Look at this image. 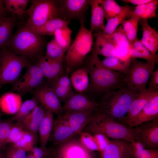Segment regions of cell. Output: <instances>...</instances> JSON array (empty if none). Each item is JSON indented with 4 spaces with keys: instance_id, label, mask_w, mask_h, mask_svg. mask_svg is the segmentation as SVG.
<instances>
[{
    "instance_id": "cell-1",
    "label": "cell",
    "mask_w": 158,
    "mask_h": 158,
    "mask_svg": "<svg viewBox=\"0 0 158 158\" xmlns=\"http://www.w3.org/2000/svg\"><path fill=\"white\" fill-rule=\"evenodd\" d=\"M86 67L90 77L89 87L95 92L104 93L125 85L124 82L125 75L104 67L98 55L92 51Z\"/></svg>"
},
{
    "instance_id": "cell-2",
    "label": "cell",
    "mask_w": 158,
    "mask_h": 158,
    "mask_svg": "<svg viewBox=\"0 0 158 158\" xmlns=\"http://www.w3.org/2000/svg\"><path fill=\"white\" fill-rule=\"evenodd\" d=\"M138 93L126 85L107 91L98 102L97 111L120 123L126 115L133 101Z\"/></svg>"
},
{
    "instance_id": "cell-3",
    "label": "cell",
    "mask_w": 158,
    "mask_h": 158,
    "mask_svg": "<svg viewBox=\"0 0 158 158\" xmlns=\"http://www.w3.org/2000/svg\"><path fill=\"white\" fill-rule=\"evenodd\" d=\"M46 45L45 39L25 25L19 28L12 36L7 47L13 53L25 57L32 62H36L43 55Z\"/></svg>"
},
{
    "instance_id": "cell-4",
    "label": "cell",
    "mask_w": 158,
    "mask_h": 158,
    "mask_svg": "<svg viewBox=\"0 0 158 158\" xmlns=\"http://www.w3.org/2000/svg\"><path fill=\"white\" fill-rule=\"evenodd\" d=\"M83 131L92 135L101 133L110 139H122L130 142L135 140L132 128L115 121L97 111Z\"/></svg>"
},
{
    "instance_id": "cell-5",
    "label": "cell",
    "mask_w": 158,
    "mask_h": 158,
    "mask_svg": "<svg viewBox=\"0 0 158 158\" xmlns=\"http://www.w3.org/2000/svg\"><path fill=\"white\" fill-rule=\"evenodd\" d=\"M80 24L75 40L64 55L63 63L67 75L81 66L92 49V32L85 27L84 23H80Z\"/></svg>"
},
{
    "instance_id": "cell-6",
    "label": "cell",
    "mask_w": 158,
    "mask_h": 158,
    "mask_svg": "<svg viewBox=\"0 0 158 158\" xmlns=\"http://www.w3.org/2000/svg\"><path fill=\"white\" fill-rule=\"evenodd\" d=\"M0 56V89L7 84L13 85L19 79L23 69L32 62L17 55L7 47L1 48Z\"/></svg>"
},
{
    "instance_id": "cell-7",
    "label": "cell",
    "mask_w": 158,
    "mask_h": 158,
    "mask_svg": "<svg viewBox=\"0 0 158 158\" xmlns=\"http://www.w3.org/2000/svg\"><path fill=\"white\" fill-rule=\"evenodd\" d=\"M31 5L25 14L28 18L25 25L28 28L41 26L49 20L58 18L57 0H32Z\"/></svg>"
},
{
    "instance_id": "cell-8",
    "label": "cell",
    "mask_w": 158,
    "mask_h": 158,
    "mask_svg": "<svg viewBox=\"0 0 158 158\" xmlns=\"http://www.w3.org/2000/svg\"><path fill=\"white\" fill-rule=\"evenodd\" d=\"M155 63L142 62L131 58L130 68L124 79L125 85L138 93L146 90L147 84L154 71Z\"/></svg>"
},
{
    "instance_id": "cell-9",
    "label": "cell",
    "mask_w": 158,
    "mask_h": 158,
    "mask_svg": "<svg viewBox=\"0 0 158 158\" xmlns=\"http://www.w3.org/2000/svg\"><path fill=\"white\" fill-rule=\"evenodd\" d=\"M27 67L25 73L12 86L11 91L16 92L21 96L32 93L44 84L45 78L36 62L31 63Z\"/></svg>"
},
{
    "instance_id": "cell-10",
    "label": "cell",
    "mask_w": 158,
    "mask_h": 158,
    "mask_svg": "<svg viewBox=\"0 0 158 158\" xmlns=\"http://www.w3.org/2000/svg\"><path fill=\"white\" fill-rule=\"evenodd\" d=\"M58 18L65 21L78 20L85 23L90 6L89 0H57Z\"/></svg>"
},
{
    "instance_id": "cell-11",
    "label": "cell",
    "mask_w": 158,
    "mask_h": 158,
    "mask_svg": "<svg viewBox=\"0 0 158 158\" xmlns=\"http://www.w3.org/2000/svg\"><path fill=\"white\" fill-rule=\"evenodd\" d=\"M135 140L141 143L145 149H157L158 118L132 128Z\"/></svg>"
},
{
    "instance_id": "cell-12",
    "label": "cell",
    "mask_w": 158,
    "mask_h": 158,
    "mask_svg": "<svg viewBox=\"0 0 158 158\" xmlns=\"http://www.w3.org/2000/svg\"><path fill=\"white\" fill-rule=\"evenodd\" d=\"M58 146L52 152L55 158H96L94 152L85 147L79 140L72 138Z\"/></svg>"
},
{
    "instance_id": "cell-13",
    "label": "cell",
    "mask_w": 158,
    "mask_h": 158,
    "mask_svg": "<svg viewBox=\"0 0 158 158\" xmlns=\"http://www.w3.org/2000/svg\"><path fill=\"white\" fill-rule=\"evenodd\" d=\"M32 93L33 97L46 110L54 113L58 116L63 114L60 100L48 84L44 83Z\"/></svg>"
},
{
    "instance_id": "cell-14",
    "label": "cell",
    "mask_w": 158,
    "mask_h": 158,
    "mask_svg": "<svg viewBox=\"0 0 158 158\" xmlns=\"http://www.w3.org/2000/svg\"><path fill=\"white\" fill-rule=\"evenodd\" d=\"M98 105V102L82 93L73 92L62 107L65 112H94L97 111Z\"/></svg>"
},
{
    "instance_id": "cell-15",
    "label": "cell",
    "mask_w": 158,
    "mask_h": 158,
    "mask_svg": "<svg viewBox=\"0 0 158 158\" xmlns=\"http://www.w3.org/2000/svg\"><path fill=\"white\" fill-rule=\"evenodd\" d=\"M100 158H133L130 142L122 139L111 140Z\"/></svg>"
},
{
    "instance_id": "cell-16",
    "label": "cell",
    "mask_w": 158,
    "mask_h": 158,
    "mask_svg": "<svg viewBox=\"0 0 158 158\" xmlns=\"http://www.w3.org/2000/svg\"><path fill=\"white\" fill-rule=\"evenodd\" d=\"M96 112H66L58 118L72 128L77 135H80Z\"/></svg>"
},
{
    "instance_id": "cell-17",
    "label": "cell",
    "mask_w": 158,
    "mask_h": 158,
    "mask_svg": "<svg viewBox=\"0 0 158 158\" xmlns=\"http://www.w3.org/2000/svg\"><path fill=\"white\" fill-rule=\"evenodd\" d=\"M158 118V95L150 101L136 116L124 124L131 128Z\"/></svg>"
},
{
    "instance_id": "cell-18",
    "label": "cell",
    "mask_w": 158,
    "mask_h": 158,
    "mask_svg": "<svg viewBox=\"0 0 158 158\" xmlns=\"http://www.w3.org/2000/svg\"><path fill=\"white\" fill-rule=\"evenodd\" d=\"M158 91H152L146 89L138 93L133 101L126 116L120 122L124 124L136 116L146 105L156 96Z\"/></svg>"
},
{
    "instance_id": "cell-19",
    "label": "cell",
    "mask_w": 158,
    "mask_h": 158,
    "mask_svg": "<svg viewBox=\"0 0 158 158\" xmlns=\"http://www.w3.org/2000/svg\"><path fill=\"white\" fill-rule=\"evenodd\" d=\"M76 135L72 128L57 117L54 121L49 140L58 145Z\"/></svg>"
},
{
    "instance_id": "cell-20",
    "label": "cell",
    "mask_w": 158,
    "mask_h": 158,
    "mask_svg": "<svg viewBox=\"0 0 158 158\" xmlns=\"http://www.w3.org/2000/svg\"><path fill=\"white\" fill-rule=\"evenodd\" d=\"M94 47L92 51L97 55L105 57L116 56V46L102 32H96Z\"/></svg>"
},
{
    "instance_id": "cell-21",
    "label": "cell",
    "mask_w": 158,
    "mask_h": 158,
    "mask_svg": "<svg viewBox=\"0 0 158 158\" xmlns=\"http://www.w3.org/2000/svg\"><path fill=\"white\" fill-rule=\"evenodd\" d=\"M103 0H89L91 7L90 27L92 32H102L104 28V14L103 8Z\"/></svg>"
},
{
    "instance_id": "cell-22",
    "label": "cell",
    "mask_w": 158,
    "mask_h": 158,
    "mask_svg": "<svg viewBox=\"0 0 158 158\" xmlns=\"http://www.w3.org/2000/svg\"><path fill=\"white\" fill-rule=\"evenodd\" d=\"M143 44L152 53L155 54L158 49V32L150 25L147 20L140 19Z\"/></svg>"
},
{
    "instance_id": "cell-23",
    "label": "cell",
    "mask_w": 158,
    "mask_h": 158,
    "mask_svg": "<svg viewBox=\"0 0 158 158\" xmlns=\"http://www.w3.org/2000/svg\"><path fill=\"white\" fill-rule=\"evenodd\" d=\"M21 96L12 92H6L0 97V109L1 111L8 114H16L22 102Z\"/></svg>"
},
{
    "instance_id": "cell-24",
    "label": "cell",
    "mask_w": 158,
    "mask_h": 158,
    "mask_svg": "<svg viewBox=\"0 0 158 158\" xmlns=\"http://www.w3.org/2000/svg\"><path fill=\"white\" fill-rule=\"evenodd\" d=\"M46 110L41 104L37 106L22 121L25 129L37 135L40 125Z\"/></svg>"
},
{
    "instance_id": "cell-25",
    "label": "cell",
    "mask_w": 158,
    "mask_h": 158,
    "mask_svg": "<svg viewBox=\"0 0 158 158\" xmlns=\"http://www.w3.org/2000/svg\"><path fill=\"white\" fill-rule=\"evenodd\" d=\"M48 84L61 101L65 102L73 92L71 80L67 74L61 76Z\"/></svg>"
},
{
    "instance_id": "cell-26",
    "label": "cell",
    "mask_w": 158,
    "mask_h": 158,
    "mask_svg": "<svg viewBox=\"0 0 158 158\" xmlns=\"http://www.w3.org/2000/svg\"><path fill=\"white\" fill-rule=\"evenodd\" d=\"M129 57L144 59L146 61L155 63L158 62V55L151 52L142 43L141 40H136L130 46L128 49Z\"/></svg>"
},
{
    "instance_id": "cell-27",
    "label": "cell",
    "mask_w": 158,
    "mask_h": 158,
    "mask_svg": "<svg viewBox=\"0 0 158 158\" xmlns=\"http://www.w3.org/2000/svg\"><path fill=\"white\" fill-rule=\"evenodd\" d=\"M53 113L46 110L39 128L40 147L43 148L46 147L52 131L54 121Z\"/></svg>"
},
{
    "instance_id": "cell-28",
    "label": "cell",
    "mask_w": 158,
    "mask_h": 158,
    "mask_svg": "<svg viewBox=\"0 0 158 158\" xmlns=\"http://www.w3.org/2000/svg\"><path fill=\"white\" fill-rule=\"evenodd\" d=\"M70 78L72 86L77 93H83L89 87L90 80L86 66L75 70Z\"/></svg>"
},
{
    "instance_id": "cell-29",
    "label": "cell",
    "mask_w": 158,
    "mask_h": 158,
    "mask_svg": "<svg viewBox=\"0 0 158 158\" xmlns=\"http://www.w3.org/2000/svg\"><path fill=\"white\" fill-rule=\"evenodd\" d=\"M158 1L152 0L150 2L136 6L127 18L135 16L140 19L148 20L152 18H157L156 13Z\"/></svg>"
},
{
    "instance_id": "cell-30",
    "label": "cell",
    "mask_w": 158,
    "mask_h": 158,
    "mask_svg": "<svg viewBox=\"0 0 158 158\" xmlns=\"http://www.w3.org/2000/svg\"><path fill=\"white\" fill-rule=\"evenodd\" d=\"M131 58L125 59L116 56L106 57L101 61L102 65L106 68L126 75L130 68Z\"/></svg>"
},
{
    "instance_id": "cell-31",
    "label": "cell",
    "mask_w": 158,
    "mask_h": 158,
    "mask_svg": "<svg viewBox=\"0 0 158 158\" xmlns=\"http://www.w3.org/2000/svg\"><path fill=\"white\" fill-rule=\"evenodd\" d=\"M69 23V21H65L57 17L49 20L39 27L28 28L40 35H54L57 29L68 27Z\"/></svg>"
},
{
    "instance_id": "cell-32",
    "label": "cell",
    "mask_w": 158,
    "mask_h": 158,
    "mask_svg": "<svg viewBox=\"0 0 158 158\" xmlns=\"http://www.w3.org/2000/svg\"><path fill=\"white\" fill-rule=\"evenodd\" d=\"M15 25V20L12 16L0 19V48L8 46Z\"/></svg>"
},
{
    "instance_id": "cell-33",
    "label": "cell",
    "mask_w": 158,
    "mask_h": 158,
    "mask_svg": "<svg viewBox=\"0 0 158 158\" xmlns=\"http://www.w3.org/2000/svg\"><path fill=\"white\" fill-rule=\"evenodd\" d=\"M134 8L133 6H125L124 8L120 13L107 21L102 32L103 33L107 35L112 34L117 28L118 25L127 18Z\"/></svg>"
},
{
    "instance_id": "cell-34",
    "label": "cell",
    "mask_w": 158,
    "mask_h": 158,
    "mask_svg": "<svg viewBox=\"0 0 158 158\" xmlns=\"http://www.w3.org/2000/svg\"><path fill=\"white\" fill-rule=\"evenodd\" d=\"M140 19L138 17L132 16L128 19L124 20L120 24L130 45L137 39L138 24Z\"/></svg>"
},
{
    "instance_id": "cell-35",
    "label": "cell",
    "mask_w": 158,
    "mask_h": 158,
    "mask_svg": "<svg viewBox=\"0 0 158 158\" xmlns=\"http://www.w3.org/2000/svg\"><path fill=\"white\" fill-rule=\"evenodd\" d=\"M39 104L38 101L34 97L25 100L22 103L17 113L10 118L11 120L13 122V121L21 122Z\"/></svg>"
},
{
    "instance_id": "cell-36",
    "label": "cell",
    "mask_w": 158,
    "mask_h": 158,
    "mask_svg": "<svg viewBox=\"0 0 158 158\" xmlns=\"http://www.w3.org/2000/svg\"><path fill=\"white\" fill-rule=\"evenodd\" d=\"M72 31L68 27L57 29L54 38L57 44L66 52L71 45Z\"/></svg>"
},
{
    "instance_id": "cell-37",
    "label": "cell",
    "mask_w": 158,
    "mask_h": 158,
    "mask_svg": "<svg viewBox=\"0 0 158 158\" xmlns=\"http://www.w3.org/2000/svg\"><path fill=\"white\" fill-rule=\"evenodd\" d=\"M5 7L7 13L15 14L18 17L25 14L28 0H4Z\"/></svg>"
},
{
    "instance_id": "cell-38",
    "label": "cell",
    "mask_w": 158,
    "mask_h": 158,
    "mask_svg": "<svg viewBox=\"0 0 158 158\" xmlns=\"http://www.w3.org/2000/svg\"><path fill=\"white\" fill-rule=\"evenodd\" d=\"M46 52L45 56L48 59L58 60L64 58L66 52L56 42L54 38L46 44Z\"/></svg>"
},
{
    "instance_id": "cell-39",
    "label": "cell",
    "mask_w": 158,
    "mask_h": 158,
    "mask_svg": "<svg viewBox=\"0 0 158 158\" xmlns=\"http://www.w3.org/2000/svg\"><path fill=\"white\" fill-rule=\"evenodd\" d=\"M37 137L26 130L23 137L16 142L12 144L13 147L21 149L26 152H30L36 143Z\"/></svg>"
},
{
    "instance_id": "cell-40",
    "label": "cell",
    "mask_w": 158,
    "mask_h": 158,
    "mask_svg": "<svg viewBox=\"0 0 158 158\" xmlns=\"http://www.w3.org/2000/svg\"><path fill=\"white\" fill-rule=\"evenodd\" d=\"M103 6L105 18L107 21L120 13L125 7L114 0H103Z\"/></svg>"
},
{
    "instance_id": "cell-41",
    "label": "cell",
    "mask_w": 158,
    "mask_h": 158,
    "mask_svg": "<svg viewBox=\"0 0 158 158\" xmlns=\"http://www.w3.org/2000/svg\"><path fill=\"white\" fill-rule=\"evenodd\" d=\"M107 35L117 48L122 47L128 50L130 44L121 26L117 28L111 34Z\"/></svg>"
},
{
    "instance_id": "cell-42",
    "label": "cell",
    "mask_w": 158,
    "mask_h": 158,
    "mask_svg": "<svg viewBox=\"0 0 158 158\" xmlns=\"http://www.w3.org/2000/svg\"><path fill=\"white\" fill-rule=\"evenodd\" d=\"M24 128L21 122H17L13 123L8 138V143L13 144L20 140L26 131Z\"/></svg>"
},
{
    "instance_id": "cell-43",
    "label": "cell",
    "mask_w": 158,
    "mask_h": 158,
    "mask_svg": "<svg viewBox=\"0 0 158 158\" xmlns=\"http://www.w3.org/2000/svg\"><path fill=\"white\" fill-rule=\"evenodd\" d=\"M13 122L10 118L0 122V151L5 147L7 141Z\"/></svg>"
},
{
    "instance_id": "cell-44",
    "label": "cell",
    "mask_w": 158,
    "mask_h": 158,
    "mask_svg": "<svg viewBox=\"0 0 158 158\" xmlns=\"http://www.w3.org/2000/svg\"><path fill=\"white\" fill-rule=\"evenodd\" d=\"M80 135L79 141L85 147L93 152H99L97 144L93 135L84 131Z\"/></svg>"
},
{
    "instance_id": "cell-45",
    "label": "cell",
    "mask_w": 158,
    "mask_h": 158,
    "mask_svg": "<svg viewBox=\"0 0 158 158\" xmlns=\"http://www.w3.org/2000/svg\"><path fill=\"white\" fill-rule=\"evenodd\" d=\"M132 151L133 158H158L157 149L145 148L140 150Z\"/></svg>"
},
{
    "instance_id": "cell-46",
    "label": "cell",
    "mask_w": 158,
    "mask_h": 158,
    "mask_svg": "<svg viewBox=\"0 0 158 158\" xmlns=\"http://www.w3.org/2000/svg\"><path fill=\"white\" fill-rule=\"evenodd\" d=\"M27 155L24 150L11 145L5 153V158H26Z\"/></svg>"
},
{
    "instance_id": "cell-47",
    "label": "cell",
    "mask_w": 158,
    "mask_h": 158,
    "mask_svg": "<svg viewBox=\"0 0 158 158\" xmlns=\"http://www.w3.org/2000/svg\"><path fill=\"white\" fill-rule=\"evenodd\" d=\"M97 144L99 152L100 153L104 150L109 145L111 140L101 133H96L92 135Z\"/></svg>"
},
{
    "instance_id": "cell-48",
    "label": "cell",
    "mask_w": 158,
    "mask_h": 158,
    "mask_svg": "<svg viewBox=\"0 0 158 158\" xmlns=\"http://www.w3.org/2000/svg\"><path fill=\"white\" fill-rule=\"evenodd\" d=\"M51 150L49 149L34 147L30 152L35 158H44L50 153Z\"/></svg>"
},
{
    "instance_id": "cell-49",
    "label": "cell",
    "mask_w": 158,
    "mask_h": 158,
    "mask_svg": "<svg viewBox=\"0 0 158 158\" xmlns=\"http://www.w3.org/2000/svg\"><path fill=\"white\" fill-rule=\"evenodd\" d=\"M148 87L147 89L150 91H158V69L154 71L149 79Z\"/></svg>"
},
{
    "instance_id": "cell-50",
    "label": "cell",
    "mask_w": 158,
    "mask_h": 158,
    "mask_svg": "<svg viewBox=\"0 0 158 158\" xmlns=\"http://www.w3.org/2000/svg\"><path fill=\"white\" fill-rule=\"evenodd\" d=\"M132 151H139L145 148L142 144L138 141L134 140L130 142Z\"/></svg>"
},
{
    "instance_id": "cell-51",
    "label": "cell",
    "mask_w": 158,
    "mask_h": 158,
    "mask_svg": "<svg viewBox=\"0 0 158 158\" xmlns=\"http://www.w3.org/2000/svg\"><path fill=\"white\" fill-rule=\"evenodd\" d=\"M152 0H122V1L130 3L133 5H140L148 3Z\"/></svg>"
},
{
    "instance_id": "cell-52",
    "label": "cell",
    "mask_w": 158,
    "mask_h": 158,
    "mask_svg": "<svg viewBox=\"0 0 158 158\" xmlns=\"http://www.w3.org/2000/svg\"><path fill=\"white\" fill-rule=\"evenodd\" d=\"M6 13L4 0H0V19L6 17Z\"/></svg>"
},
{
    "instance_id": "cell-53",
    "label": "cell",
    "mask_w": 158,
    "mask_h": 158,
    "mask_svg": "<svg viewBox=\"0 0 158 158\" xmlns=\"http://www.w3.org/2000/svg\"><path fill=\"white\" fill-rule=\"evenodd\" d=\"M26 158H35L30 152L27 155Z\"/></svg>"
},
{
    "instance_id": "cell-54",
    "label": "cell",
    "mask_w": 158,
    "mask_h": 158,
    "mask_svg": "<svg viewBox=\"0 0 158 158\" xmlns=\"http://www.w3.org/2000/svg\"><path fill=\"white\" fill-rule=\"evenodd\" d=\"M0 158H5V153L0 151Z\"/></svg>"
},
{
    "instance_id": "cell-55",
    "label": "cell",
    "mask_w": 158,
    "mask_h": 158,
    "mask_svg": "<svg viewBox=\"0 0 158 158\" xmlns=\"http://www.w3.org/2000/svg\"><path fill=\"white\" fill-rule=\"evenodd\" d=\"M44 158H54L52 153H50L48 155Z\"/></svg>"
},
{
    "instance_id": "cell-56",
    "label": "cell",
    "mask_w": 158,
    "mask_h": 158,
    "mask_svg": "<svg viewBox=\"0 0 158 158\" xmlns=\"http://www.w3.org/2000/svg\"><path fill=\"white\" fill-rule=\"evenodd\" d=\"M2 114L1 112V111H0V122L1 121V116H2Z\"/></svg>"
},
{
    "instance_id": "cell-57",
    "label": "cell",
    "mask_w": 158,
    "mask_h": 158,
    "mask_svg": "<svg viewBox=\"0 0 158 158\" xmlns=\"http://www.w3.org/2000/svg\"><path fill=\"white\" fill-rule=\"evenodd\" d=\"M52 154H53V153H52ZM53 157H54V158H55L54 157V155H53Z\"/></svg>"
},
{
    "instance_id": "cell-58",
    "label": "cell",
    "mask_w": 158,
    "mask_h": 158,
    "mask_svg": "<svg viewBox=\"0 0 158 158\" xmlns=\"http://www.w3.org/2000/svg\"><path fill=\"white\" fill-rule=\"evenodd\" d=\"M0 54H1V51H0Z\"/></svg>"
}]
</instances>
